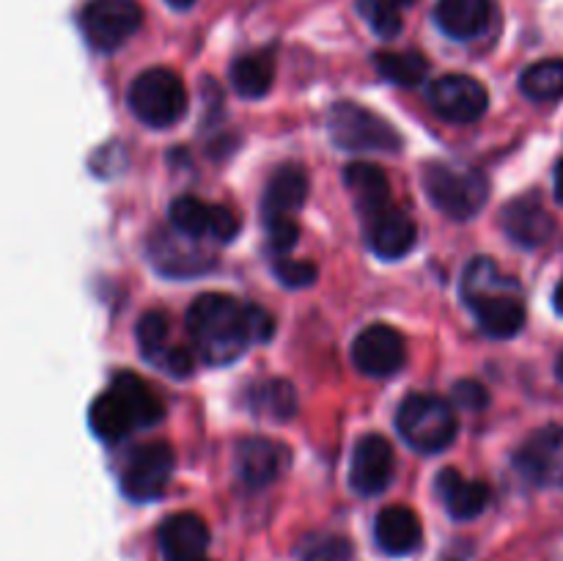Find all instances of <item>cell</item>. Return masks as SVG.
Returning a JSON list of instances; mask_svg holds the SVG:
<instances>
[{
	"label": "cell",
	"mask_w": 563,
	"mask_h": 561,
	"mask_svg": "<svg viewBox=\"0 0 563 561\" xmlns=\"http://www.w3.org/2000/svg\"><path fill=\"white\" fill-rule=\"evenodd\" d=\"M416 0H357V11L379 38H396L405 25V9Z\"/></svg>",
	"instance_id": "30"
},
{
	"label": "cell",
	"mask_w": 563,
	"mask_h": 561,
	"mask_svg": "<svg viewBox=\"0 0 563 561\" xmlns=\"http://www.w3.org/2000/svg\"><path fill=\"white\" fill-rule=\"evenodd\" d=\"M251 407L256 416L289 421L297 413V394L286 380H267V383L256 385V391L251 394Z\"/></svg>",
	"instance_id": "29"
},
{
	"label": "cell",
	"mask_w": 563,
	"mask_h": 561,
	"mask_svg": "<svg viewBox=\"0 0 563 561\" xmlns=\"http://www.w3.org/2000/svg\"><path fill=\"white\" fill-rule=\"evenodd\" d=\"M423 190L432 207L451 220H473L489 201L484 170L462 163H429L423 168Z\"/></svg>",
	"instance_id": "4"
},
{
	"label": "cell",
	"mask_w": 563,
	"mask_h": 561,
	"mask_svg": "<svg viewBox=\"0 0 563 561\" xmlns=\"http://www.w3.org/2000/svg\"><path fill=\"white\" fill-rule=\"evenodd\" d=\"M174 468L176 454L168 443H163V440L135 446V449L126 454L124 465H121V493L130 501H135V504L163 498L165 487H168L170 476H174Z\"/></svg>",
	"instance_id": "9"
},
{
	"label": "cell",
	"mask_w": 563,
	"mask_h": 561,
	"mask_svg": "<svg viewBox=\"0 0 563 561\" xmlns=\"http://www.w3.org/2000/svg\"><path fill=\"white\" fill-rule=\"evenodd\" d=\"M352 544L350 539L339 537V534H311L302 539L300 550H297V561H350Z\"/></svg>",
	"instance_id": "31"
},
{
	"label": "cell",
	"mask_w": 563,
	"mask_h": 561,
	"mask_svg": "<svg viewBox=\"0 0 563 561\" xmlns=\"http://www.w3.org/2000/svg\"><path fill=\"white\" fill-rule=\"evenodd\" d=\"M135 339L143 361L157 366L168 377L185 380L192 374V355L185 346L170 344V322L165 311H146L135 324Z\"/></svg>",
	"instance_id": "15"
},
{
	"label": "cell",
	"mask_w": 563,
	"mask_h": 561,
	"mask_svg": "<svg viewBox=\"0 0 563 561\" xmlns=\"http://www.w3.org/2000/svg\"><path fill=\"white\" fill-rule=\"evenodd\" d=\"M396 471V454L394 446L385 435L368 432L352 449V462H350V487L357 495H372L385 493L394 482Z\"/></svg>",
	"instance_id": "13"
},
{
	"label": "cell",
	"mask_w": 563,
	"mask_h": 561,
	"mask_svg": "<svg viewBox=\"0 0 563 561\" xmlns=\"http://www.w3.org/2000/svg\"><path fill=\"white\" fill-rule=\"evenodd\" d=\"M82 38L97 53H113L143 25V9L137 0H88L77 16Z\"/></svg>",
	"instance_id": "8"
},
{
	"label": "cell",
	"mask_w": 563,
	"mask_h": 561,
	"mask_svg": "<svg viewBox=\"0 0 563 561\" xmlns=\"http://www.w3.org/2000/svg\"><path fill=\"white\" fill-rule=\"evenodd\" d=\"M344 185L350 190L352 204H355L361 220L374 218L383 209H388L390 204V182L385 176V170L374 163H350L344 168Z\"/></svg>",
	"instance_id": "22"
},
{
	"label": "cell",
	"mask_w": 563,
	"mask_h": 561,
	"mask_svg": "<svg viewBox=\"0 0 563 561\" xmlns=\"http://www.w3.org/2000/svg\"><path fill=\"white\" fill-rule=\"evenodd\" d=\"M168 223L170 229L190 237V240L212 237L218 242H231L240 234V220L231 209L207 204L196 196H179L176 201H170Z\"/></svg>",
	"instance_id": "12"
},
{
	"label": "cell",
	"mask_w": 563,
	"mask_h": 561,
	"mask_svg": "<svg viewBox=\"0 0 563 561\" xmlns=\"http://www.w3.org/2000/svg\"><path fill=\"white\" fill-rule=\"evenodd\" d=\"M555 198H559V204H563V160H559V165H555Z\"/></svg>",
	"instance_id": "34"
},
{
	"label": "cell",
	"mask_w": 563,
	"mask_h": 561,
	"mask_svg": "<svg viewBox=\"0 0 563 561\" xmlns=\"http://www.w3.org/2000/svg\"><path fill=\"white\" fill-rule=\"evenodd\" d=\"M308 198V176L297 163H286L273 170L267 179L262 198V220H297V212L306 207Z\"/></svg>",
	"instance_id": "20"
},
{
	"label": "cell",
	"mask_w": 563,
	"mask_h": 561,
	"mask_svg": "<svg viewBox=\"0 0 563 561\" xmlns=\"http://www.w3.org/2000/svg\"><path fill=\"white\" fill-rule=\"evenodd\" d=\"M157 539L163 561H207L209 526L196 512H176L165 517Z\"/></svg>",
	"instance_id": "19"
},
{
	"label": "cell",
	"mask_w": 563,
	"mask_h": 561,
	"mask_svg": "<svg viewBox=\"0 0 563 561\" xmlns=\"http://www.w3.org/2000/svg\"><path fill=\"white\" fill-rule=\"evenodd\" d=\"M374 66L379 75L396 86H421L429 75V61L416 50H405V53H377L374 55Z\"/></svg>",
	"instance_id": "28"
},
{
	"label": "cell",
	"mask_w": 563,
	"mask_h": 561,
	"mask_svg": "<svg viewBox=\"0 0 563 561\" xmlns=\"http://www.w3.org/2000/svg\"><path fill=\"white\" fill-rule=\"evenodd\" d=\"M515 468L526 482L537 487H561L563 484V427L537 429L526 443L515 451Z\"/></svg>",
	"instance_id": "11"
},
{
	"label": "cell",
	"mask_w": 563,
	"mask_h": 561,
	"mask_svg": "<svg viewBox=\"0 0 563 561\" xmlns=\"http://www.w3.org/2000/svg\"><path fill=\"white\" fill-rule=\"evenodd\" d=\"M328 132L341 152L394 154L401 148L396 127L357 102H335L328 116Z\"/></svg>",
	"instance_id": "7"
},
{
	"label": "cell",
	"mask_w": 563,
	"mask_h": 561,
	"mask_svg": "<svg viewBox=\"0 0 563 561\" xmlns=\"http://www.w3.org/2000/svg\"><path fill=\"white\" fill-rule=\"evenodd\" d=\"M374 539L383 553L407 556L421 544V520L410 506H385L374 520Z\"/></svg>",
	"instance_id": "23"
},
{
	"label": "cell",
	"mask_w": 563,
	"mask_h": 561,
	"mask_svg": "<svg viewBox=\"0 0 563 561\" xmlns=\"http://www.w3.org/2000/svg\"><path fill=\"white\" fill-rule=\"evenodd\" d=\"M187 237L174 231V234H159L152 240V262L157 264L159 273L165 275H196L212 267V256L201 251H187L181 242Z\"/></svg>",
	"instance_id": "26"
},
{
	"label": "cell",
	"mask_w": 563,
	"mask_h": 561,
	"mask_svg": "<svg viewBox=\"0 0 563 561\" xmlns=\"http://www.w3.org/2000/svg\"><path fill=\"white\" fill-rule=\"evenodd\" d=\"M361 223L368 251L374 256L385 258V262L405 258L418 242V229L412 223V218L401 212L399 207H394V204L388 209H383L379 215H374V218L361 220Z\"/></svg>",
	"instance_id": "18"
},
{
	"label": "cell",
	"mask_w": 563,
	"mask_h": 561,
	"mask_svg": "<svg viewBox=\"0 0 563 561\" xmlns=\"http://www.w3.org/2000/svg\"><path fill=\"white\" fill-rule=\"evenodd\" d=\"M165 405L157 391L135 372H115L108 391L97 396L88 407L91 432L104 443L124 440L130 432L148 429L163 421Z\"/></svg>",
	"instance_id": "3"
},
{
	"label": "cell",
	"mask_w": 563,
	"mask_h": 561,
	"mask_svg": "<svg viewBox=\"0 0 563 561\" xmlns=\"http://www.w3.org/2000/svg\"><path fill=\"white\" fill-rule=\"evenodd\" d=\"M407 361L405 336L390 324H368L352 341V363L366 377H390L399 372Z\"/></svg>",
	"instance_id": "14"
},
{
	"label": "cell",
	"mask_w": 563,
	"mask_h": 561,
	"mask_svg": "<svg viewBox=\"0 0 563 561\" xmlns=\"http://www.w3.org/2000/svg\"><path fill=\"white\" fill-rule=\"evenodd\" d=\"M231 86L240 97L262 99L267 97L275 80V53L273 50H256L245 53L231 64Z\"/></svg>",
	"instance_id": "25"
},
{
	"label": "cell",
	"mask_w": 563,
	"mask_h": 561,
	"mask_svg": "<svg viewBox=\"0 0 563 561\" xmlns=\"http://www.w3.org/2000/svg\"><path fill=\"white\" fill-rule=\"evenodd\" d=\"M454 399L460 402L465 410L476 413V410H484L489 402L487 396V388H484L482 383H476V380H462V383L454 385Z\"/></svg>",
	"instance_id": "33"
},
{
	"label": "cell",
	"mask_w": 563,
	"mask_h": 561,
	"mask_svg": "<svg viewBox=\"0 0 563 561\" xmlns=\"http://www.w3.org/2000/svg\"><path fill=\"white\" fill-rule=\"evenodd\" d=\"M187 333L198 355L212 366L240 361L251 344L273 339V317L253 302H240L231 295L203 292L187 308Z\"/></svg>",
	"instance_id": "1"
},
{
	"label": "cell",
	"mask_w": 563,
	"mask_h": 561,
	"mask_svg": "<svg viewBox=\"0 0 563 561\" xmlns=\"http://www.w3.org/2000/svg\"><path fill=\"white\" fill-rule=\"evenodd\" d=\"M520 91L531 102H555L563 97V61L548 58L528 66L520 75Z\"/></svg>",
	"instance_id": "27"
},
{
	"label": "cell",
	"mask_w": 563,
	"mask_h": 561,
	"mask_svg": "<svg viewBox=\"0 0 563 561\" xmlns=\"http://www.w3.org/2000/svg\"><path fill=\"white\" fill-rule=\"evenodd\" d=\"M460 295L489 339H511L526 324L522 286L511 275L500 273L489 256H476L467 262L460 280Z\"/></svg>",
	"instance_id": "2"
},
{
	"label": "cell",
	"mask_w": 563,
	"mask_h": 561,
	"mask_svg": "<svg viewBox=\"0 0 563 561\" xmlns=\"http://www.w3.org/2000/svg\"><path fill=\"white\" fill-rule=\"evenodd\" d=\"M273 273L289 289H302V286H311L317 280V264L289 256H275Z\"/></svg>",
	"instance_id": "32"
},
{
	"label": "cell",
	"mask_w": 563,
	"mask_h": 561,
	"mask_svg": "<svg viewBox=\"0 0 563 561\" xmlns=\"http://www.w3.org/2000/svg\"><path fill=\"white\" fill-rule=\"evenodd\" d=\"M396 429L410 449L421 454H443L456 440V416L440 396L410 394L396 410Z\"/></svg>",
	"instance_id": "5"
},
{
	"label": "cell",
	"mask_w": 563,
	"mask_h": 561,
	"mask_svg": "<svg viewBox=\"0 0 563 561\" xmlns=\"http://www.w3.org/2000/svg\"><path fill=\"white\" fill-rule=\"evenodd\" d=\"M553 306H555V311L563 317V278L559 280V286H555V292H553Z\"/></svg>",
	"instance_id": "35"
},
{
	"label": "cell",
	"mask_w": 563,
	"mask_h": 561,
	"mask_svg": "<svg viewBox=\"0 0 563 561\" xmlns=\"http://www.w3.org/2000/svg\"><path fill=\"white\" fill-rule=\"evenodd\" d=\"M165 3H168L170 9H176V11H187L190 6H196V0H165Z\"/></svg>",
	"instance_id": "36"
},
{
	"label": "cell",
	"mask_w": 563,
	"mask_h": 561,
	"mask_svg": "<svg viewBox=\"0 0 563 561\" xmlns=\"http://www.w3.org/2000/svg\"><path fill=\"white\" fill-rule=\"evenodd\" d=\"M489 0H438L434 6V22L445 36L456 42L478 38L489 25Z\"/></svg>",
	"instance_id": "24"
},
{
	"label": "cell",
	"mask_w": 563,
	"mask_h": 561,
	"mask_svg": "<svg viewBox=\"0 0 563 561\" xmlns=\"http://www.w3.org/2000/svg\"><path fill=\"white\" fill-rule=\"evenodd\" d=\"M289 465V449L264 435H253L236 443L234 471L247 490H264Z\"/></svg>",
	"instance_id": "16"
},
{
	"label": "cell",
	"mask_w": 563,
	"mask_h": 561,
	"mask_svg": "<svg viewBox=\"0 0 563 561\" xmlns=\"http://www.w3.org/2000/svg\"><path fill=\"white\" fill-rule=\"evenodd\" d=\"M555 374H559V380L563 383V355L559 358V363H555Z\"/></svg>",
	"instance_id": "37"
},
{
	"label": "cell",
	"mask_w": 563,
	"mask_h": 561,
	"mask_svg": "<svg viewBox=\"0 0 563 561\" xmlns=\"http://www.w3.org/2000/svg\"><path fill=\"white\" fill-rule=\"evenodd\" d=\"M429 105L449 124H473L487 113L489 94L471 75H443L429 82Z\"/></svg>",
	"instance_id": "10"
},
{
	"label": "cell",
	"mask_w": 563,
	"mask_h": 561,
	"mask_svg": "<svg viewBox=\"0 0 563 561\" xmlns=\"http://www.w3.org/2000/svg\"><path fill=\"white\" fill-rule=\"evenodd\" d=\"M500 226L506 237L520 248H539L553 240L555 218L548 212L537 193L517 196L500 209Z\"/></svg>",
	"instance_id": "17"
},
{
	"label": "cell",
	"mask_w": 563,
	"mask_h": 561,
	"mask_svg": "<svg viewBox=\"0 0 563 561\" xmlns=\"http://www.w3.org/2000/svg\"><path fill=\"white\" fill-rule=\"evenodd\" d=\"M434 490H438L445 512H449L454 520L462 522L476 520L478 515H484L489 501H493V490H489L487 482L462 476L456 468H443V471L434 476Z\"/></svg>",
	"instance_id": "21"
},
{
	"label": "cell",
	"mask_w": 563,
	"mask_h": 561,
	"mask_svg": "<svg viewBox=\"0 0 563 561\" xmlns=\"http://www.w3.org/2000/svg\"><path fill=\"white\" fill-rule=\"evenodd\" d=\"M130 113L152 130H168L187 113V88L170 69H146L126 91Z\"/></svg>",
	"instance_id": "6"
}]
</instances>
